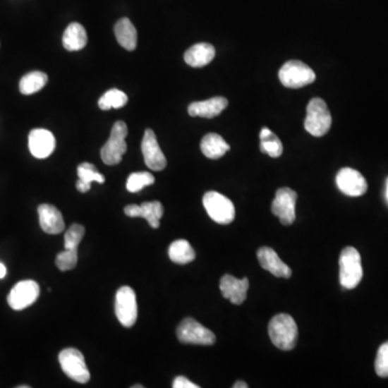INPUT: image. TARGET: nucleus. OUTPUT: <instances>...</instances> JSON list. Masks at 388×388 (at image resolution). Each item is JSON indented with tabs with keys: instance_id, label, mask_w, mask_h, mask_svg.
<instances>
[{
	"instance_id": "nucleus-5",
	"label": "nucleus",
	"mask_w": 388,
	"mask_h": 388,
	"mask_svg": "<svg viewBox=\"0 0 388 388\" xmlns=\"http://www.w3.org/2000/svg\"><path fill=\"white\" fill-rule=\"evenodd\" d=\"M279 80L284 87L300 89L313 83L316 79L313 69L300 61H289L279 69Z\"/></svg>"
},
{
	"instance_id": "nucleus-20",
	"label": "nucleus",
	"mask_w": 388,
	"mask_h": 388,
	"mask_svg": "<svg viewBox=\"0 0 388 388\" xmlns=\"http://www.w3.org/2000/svg\"><path fill=\"white\" fill-rule=\"evenodd\" d=\"M216 55V50L214 46L206 42L197 44L188 49L185 53V62L189 66L200 68L210 64Z\"/></svg>"
},
{
	"instance_id": "nucleus-6",
	"label": "nucleus",
	"mask_w": 388,
	"mask_h": 388,
	"mask_svg": "<svg viewBox=\"0 0 388 388\" xmlns=\"http://www.w3.org/2000/svg\"><path fill=\"white\" fill-rule=\"evenodd\" d=\"M203 205L208 216L219 224H229L236 218V207L231 200L219 192H206Z\"/></svg>"
},
{
	"instance_id": "nucleus-10",
	"label": "nucleus",
	"mask_w": 388,
	"mask_h": 388,
	"mask_svg": "<svg viewBox=\"0 0 388 388\" xmlns=\"http://www.w3.org/2000/svg\"><path fill=\"white\" fill-rule=\"evenodd\" d=\"M297 199V192L289 188H281L275 193L274 201L272 203V212L279 218L284 226H290L295 222Z\"/></svg>"
},
{
	"instance_id": "nucleus-34",
	"label": "nucleus",
	"mask_w": 388,
	"mask_h": 388,
	"mask_svg": "<svg viewBox=\"0 0 388 388\" xmlns=\"http://www.w3.org/2000/svg\"><path fill=\"white\" fill-rule=\"evenodd\" d=\"M7 275V267H5V265L0 262V279H4Z\"/></svg>"
},
{
	"instance_id": "nucleus-4",
	"label": "nucleus",
	"mask_w": 388,
	"mask_h": 388,
	"mask_svg": "<svg viewBox=\"0 0 388 388\" xmlns=\"http://www.w3.org/2000/svg\"><path fill=\"white\" fill-rule=\"evenodd\" d=\"M128 130L123 121H116L112 126L109 140H107L101 150V158L106 165L119 164L128 150L126 138Z\"/></svg>"
},
{
	"instance_id": "nucleus-29",
	"label": "nucleus",
	"mask_w": 388,
	"mask_h": 388,
	"mask_svg": "<svg viewBox=\"0 0 388 388\" xmlns=\"http://www.w3.org/2000/svg\"><path fill=\"white\" fill-rule=\"evenodd\" d=\"M155 178L152 174L148 171H138V173L131 174L126 181V189L132 193L140 192L145 187L153 185Z\"/></svg>"
},
{
	"instance_id": "nucleus-16",
	"label": "nucleus",
	"mask_w": 388,
	"mask_h": 388,
	"mask_svg": "<svg viewBox=\"0 0 388 388\" xmlns=\"http://www.w3.org/2000/svg\"><path fill=\"white\" fill-rule=\"evenodd\" d=\"M257 257L261 267L274 277L289 279L293 275L291 269L281 260L277 251L271 247H261L257 253Z\"/></svg>"
},
{
	"instance_id": "nucleus-11",
	"label": "nucleus",
	"mask_w": 388,
	"mask_h": 388,
	"mask_svg": "<svg viewBox=\"0 0 388 388\" xmlns=\"http://www.w3.org/2000/svg\"><path fill=\"white\" fill-rule=\"evenodd\" d=\"M39 293H40V288L36 281H32V279L18 281L13 286L8 295V304L13 310H24L37 301Z\"/></svg>"
},
{
	"instance_id": "nucleus-25",
	"label": "nucleus",
	"mask_w": 388,
	"mask_h": 388,
	"mask_svg": "<svg viewBox=\"0 0 388 388\" xmlns=\"http://www.w3.org/2000/svg\"><path fill=\"white\" fill-rule=\"evenodd\" d=\"M169 256L177 265H187L195 259V253L188 241L177 240L169 246Z\"/></svg>"
},
{
	"instance_id": "nucleus-7",
	"label": "nucleus",
	"mask_w": 388,
	"mask_h": 388,
	"mask_svg": "<svg viewBox=\"0 0 388 388\" xmlns=\"http://www.w3.org/2000/svg\"><path fill=\"white\" fill-rule=\"evenodd\" d=\"M59 361L63 372L77 383L85 384L90 381L89 369L85 357L80 351L75 348H65L59 355Z\"/></svg>"
},
{
	"instance_id": "nucleus-1",
	"label": "nucleus",
	"mask_w": 388,
	"mask_h": 388,
	"mask_svg": "<svg viewBox=\"0 0 388 388\" xmlns=\"http://www.w3.org/2000/svg\"><path fill=\"white\" fill-rule=\"evenodd\" d=\"M269 336L272 343L281 349H293L297 343L298 327L295 320L288 314H279L269 324Z\"/></svg>"
},
{
	"instance_id": "nucleus-37",
	"label": "nucleus",
	"mask_w": 388,
	"mask_h": 388,
	"mask_svg": "<svg viewBox=\"0 0 388 388\" xmlns=\"http://www.w3.org/2000/svg\"><path fill=\"white\" fill-rule=\"evenodd\" d=\"M132 388H144V386H143V385H134V386H132Z\"/></svg>"
},
{
	"instance_id": "nucleus-31",
	"label": "nucleus",
	"mask_w": 388,
	"mask_h": 388,
	"mask_svg": "<svg viewBox=\"0 0 388 388\" xmlns=\"http://www.w3.org/2000/svg\"><path fill=\"white\" fill-rule=\"evenodd\" d=\"M85 234V226L81 224H73L65 233V249H78Z\"/></svg>"
},
{
	"instance_id": "nucleus-17",
	"label": "nucleus",
	"mask_w": 388,
	"mask_h": 388,
	"mask_svg": "<svg viewBox=\"0 0 388 388\" xmlns=\"http://www.w3.org/2000/svg\"><path fill=\"white\" fill-rule=\"evenodd\" d=\"M248 279H238L232 275H224L220 279V290L224 299L230 300L233 304L240 305L246 300L248 291Z\"/></svg>"
},
{
	"instance_id": "nucleus-28",
	"label": "nucleus",
	"mask_w": 388,
	"mask_h": 388,
	"mask_svg": "<svg viewBox=\"0 0 388 388\" xmlns=\"http://www.w3.org/2000/svg\"><path fill=\"white\" fill-rule=\"evenodd\" d=\"M128 97L124 92L118 89H111L106 92L99 101V106L102 110H109L111 108L124 107L128 103Z\"/></svg>"
},
{
	"instance_id": "nucleus-14",
	"label": "nucleus",
	"mask_w": 388,
	"mask_h": 388,
	"mask_svg": "<svg viewBox=\"0 0 388 388\" xmlns=\"http://www.w3.org/2000/svg\"><path fill=\"white\" fill-rule=\"evenodd\" d=\"M124 214L131 218H145L151 228L158 229L164 214V208L159 201L144 202L140 205L131 204L126 206Z\"/></svg>"
},
{
	"instance_id": "nucleus-18",
	"label": "nucleus",
	"mask_w": 388,
	"mask_h": 388,
	"mask_svg": "<svg viewBox=\"0 0 388 388\" xmlns=\"http://www.w3.org/2000/svg\"><path fill=\"white\" fill-rule=\"evenodd\" d=\"M39 224L48 234L56 236L64 231L65 222L62 214L55 206L42 204L38 207Z\"/></svg>"
},
{
	"instance_id": "nucleus-19",
	"label": "nucleus",
	"mask_w": 388,
	"mask_h": 388,
	"mask_svg": "<svg viewBox=\"0 0 388 388\" xmlns=\"http://www.w3.org/2000/svg\"><path fill=\"white\" fill-rule=\"evenodd\" d=\"M228 106V101L222 96H216L204 102H194L188 107V112L191 116H201L212 119L219 116Z\"/></svg>"
},
{
	"instance_id": "nucleus-12",
	"label": "nucleus",
	"mask_w": 388,
	"mask_h": 388,
	"mask_svg": "<svg viewBox=\"0 0 388 388\" xmlns=\"http://www.w3.org/2000/svg\"><path fill=\"white\" fill-rule=\"evenodd\" d=\"M337 186L339 190L348 197H360L368 190L365 177L356 169L344 167L337 174Z\"/></svg>"
},
{
	"instance_id": "nucleus-38",
	"label": "nucleus",
	"mask_w": 388,
	"mask_h": 388,
	"mask_svg": "<svg viewBox=\"0 0 388 388\" xmlns=\"http://www.w3.org/2000/svg\"><path fill=\"white\" fill-rule=\"evenodd\" d=\"M18 388H30V386H26V385L18 386Z\"/></svg>"
},
{
	"instance_id": "nucleus-15",
	"label": "nucleus",
	"mask_w": 388,
	"mask_h": 388,
	"mask_svg": "<svg viewBox=\"0 0 388 388\" xmlns=\"http://www.w3.org/2000/svg\"><path fill=\"white\" fill-rule=\"evenodd\" d=\"M28 147L35 158H48L55 149L54 135L44 128H35L28 136Z\"/></svg>"
},
{
	"instance_id": "nucleus-36",
	"label": "nucleus",
	"mask_w": 388,
	"mask_h": 388,
	"mask_svg": "<svg viewBox=\"0 0 388 388\" xmlns=\"http://www.w3.org/2000/svg\"><path fill=\"white\" fill-rule=\"evenodd\" d=\"M386 199H387L388 202V178L387 181H386Z\"/></svg>"
},
{
	"instance_id": "nucleus-30",
	"label": "nucleus",
	"mask_w": 388,
	"mask_h": 388,
	"mask_svg": "<svg viewBox=\"0 0 388 388\" xmlns=\"http://www.w3.org/2000/svg\"><path fill=\"white\" fill-rule=\"evenodd\" d=\"M78 263V249H65L57 255L55 265L57 269L66 272L75 269Z\"/></svg>"
},
{
	"instance_id": "nucleus-33",
	"label": "nucleus",
	"mask_w": 388,
	"mask_h": 388,
	"mask_svg": "<svg viewBox=\"0 0 388 388\" xmlns=\"http://www.w3.org/2000/svg\"><path fill=\"white\" fill-rule=\"evenodd\" d=\"M174 388H199L200 386L197 384L192 383L191 381L185 377H177L173 382Z\"/></svg>"
},
{
	"instance_id": "nucleus-22",
	"label": "nucleus",
	"mask_w": 388,
	"mask_h": 388,
	"mask_svg": "<svg viewBox=\"0 0 388 388\" xmlns=\"http://www.w3.org/2000/svg\"><path fill=\"white\" fill-rule=\"evenodd\" d=\"M201 150L206 158L218 160L230 150V146L226 144V140L220 135L216 134V133H210V134L205 135L202 140Z\"/></svg>"
},
{
	"instance_id": "nucleus-24",
	"label": "nucleus",
	"mask_w": 388,
	"mask_h": 388,
	"mask_svg": "<svg viewBox=\"0 0 388 388\" xmlns=\"http://www.w3.org/2000/svg\"><path fill=\"white\" fill-rule=\"evenodd\" d=\"M78 177L79 181H77V190L81 193H85L91 189V183L93 181L96 183H105V177L102 175L97 169L91 163H81L77 169Z\"/></svg>"
},
{
	"instance_id": "nucleus-21",
	"label": "nucleus",
	"mask_w": 388,
	"mask_h": 388,
	"mask_svg": "<svg viewBox=\"0 0 388 388\" xmlns=\"http://www.w3.org/2000/svg\"><path fill=\"white\" fill-rule=\"evenodd\" d=\"M116 42L126 50L133 51L138 47V30L128 18H121L114 25Z\"/></svg>"
},
{
	"instance_id": "nucleus-35",
	"label": "nucleus",
	"mask_w": 388,
	"mask_h": 388,
	"mask_svg": "<svg viewBox=\"0 0 388 388\" xmlns=\"http://www.w3.org/2000/svg\"><path fill=\"white\" fill-rule=\"evenodd\" d=\"M233 387H234V388H247V387H248V385H247V384L245 383V382L238 381V382H236V384H234V385H233Z\"/></svg>"
},
{
	"instance_id": "nucleus-8",
	"label": "nucleus",
	"mask_w": 388,
	"mask_h": 388,
	"mask_svg": "<svg viewBox=\"0 0 388 388\" xmlns=\"http://www.w3.org/2000/svg\"><path fill=\"white\" fill-rule=\"evenodd\" d=\"M114 312L120 324L126 328L134 326L138 320V308L134 290L123 286L116 291Z\"/></svg>"
},
{
	"instance_id": "nucleus-23",
	"label": "nucleus",
	"mask_w": 388,
	"mask_h": 388,
	"mask_svg": "<svg viewBox=\"0 0 388 388\" xmlns=\"http://www.w3.org/2000/svg\"><path fill=\"white\" fill-rule=\"evenodd\" d=\"M87 35L81 24L71 23L67 26L63 35V46L66 50L80 51L87 46Z\"/></svg>"
},
{
	"instance_id": "nucleus-9",
	"label": "nucleus",
	"mask_w": 388,
	"mask_h": 388,
	"mask_svg": "<svg viewBox=\"0 0 388 388\" xmlns=\"http://www.w3.org/2000/svg\"><path fill=\"white\" fill-rule=\"evenodd\" d=\"M176 334L178 340L185 344L212 345L216 342L215 334L193 318L183 320Z\"/></svg>"
},
{
	"instance_id": "nucleus-26",
	"label": "nucleus",
	"mask_w": 388,
	"mask_h": 388,
	"mask_svg": "<svg viewBox=\"0 0 388 388\" xmlns=\"http://www.w3.org/2000/svg\"><path fill=\"white\" fill-rule=\"evenodd\" d=\"M48 83V75L42 71H32L20 81V92L24 95H32L44 89Z\"/></svg>"
},
{
	"instance_id": "nucleus-3",
	"label": "nucleus",
	"mask_w": 388,
	"mask_h": 388,
	"mask_svg": "<svg viewBox=\"0 0 388 388\" xmlns=\"http://www.w3.org/2000/svg\"><path fill=\"white\" fill-rule=\"evenodd\" d=\"M340 283L345 289H354L360 283L363 272L360 255L354 247H345L340 256Z\"/></svg>"
},
{
	"instance_id": "nucleus-32",
	"label": "nucleus",
	"mask_w": 388,
	"mask_h": 388,
	"mask_svg": "<svg viewBox=\"0 0 388 388\" xmlns=\"http://www.w3.org/2000/svg\"><path fill=\"white\" fill-rule=\"evenodd\" d=\"M375 371L381 377H388V341L380 346L375 359Z\"/></svg>"
},
{
	"instance_id": "nucleus-2",
	"label": "nucleus",
	"mask_w": 388,
	"mask_h": 388,
	"mask_svg": "<svg viewBox=\"0 0 388 388\" xmlns=\"http://www.w3.org/2000/svg\"><path fill=\"white\" fill-rule=\"evenodd\" d=\"M332 123V114L329 111L326 102L320 97L310 99L306 108V118L304 120L306 132L315 138H322L329 132Z\"/></svg>"
},
{
	"instance_id": "nucleus-13",
	"label": "nucleus",
	"mask_w": 388,
	"mask_h": 388,
	"mask_svg": "<svg viewBox=\"0 0 388 388\" xmlns=\"http://www.w3.org/2000/svg\"><path fill=\"white\" fill-rule=\"evenodd\" d=\"M142 152L145 163L152 171H160L166 167V158L159 146L157 136L150 128L145 131L142 142Z\"/></svg>"
},
{
	"instance_id": "nucleus-27",
	"label": "nucleus",
	"mask_w": 388,
	"mask_h": 388,
	"mask_svg": "<svg viewBox=\"0 0 388 388\" xmlns=\"http://www.w3.org/2000/svg\"><path fill=\"white\" fill-rule=\"evenodd\" d=\"M260 149L271 158H279L283 153V144L269 128H262L260 131Z\"/></svg>"
}]
</instances>
